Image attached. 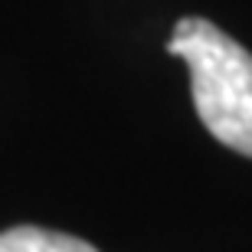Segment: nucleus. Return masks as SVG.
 Listing matches in <instances>:
<instances>
[{
	"mask_svg": "<svg viewBox=\"0 0 252 252\" xmlns=\"http://www.w3.org/2000/svg\"><path fill=\"white\" fill-rule=\"evenodd\" d=\"M0 252H98L85 239L56 233V229H39V226H13L0 233Z\"/></svg>",
	"mask_w": 252,
	"mask_h": 252,
	"instance_id": "2",
	"label": "nucleus"
},
{
	"mask_svg": "<svg viewBox=\"0 0 252 252\" xmlns=\"http://www.w3.org/2000/svg\"><path fill=\"white\" fill-rule=\"evenodd\" d=\"M167 53L187 63L200 122L220 144L252 158V53L203 17H184Z\"/></svg>",
	"mask_w": 252,
	"mask_h": 252,
	"instance_id": "1",
	"label": "nucleus"
}]
</instances>
